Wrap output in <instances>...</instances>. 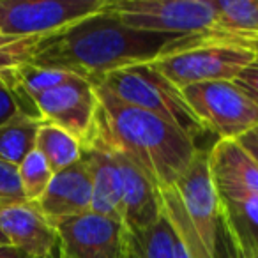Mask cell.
Segmentation results:
<instances>
[{"label": "cell", "mask_w": 258, "mask_h": 258, "mask_svg": "<svg viewBox=\"0 0 258 258\" xmlns=\"http://www.w3.org/2000/svg\"><path fill=\"white\" fill-rule=\"evenodd\" d=\"M179 39L182 37L129 29L106 6L41 37L30 64L73 73L96 87L111 73L156 60Z\"/></svg>", "instance_id": "cell-1"}, {"label": "cell", "mask_w": 258, "mask_h": 258, "mask_svg": "<svg viewBox=\"0 0 258 258\" xmlns=\"http://www.w3.org/2000/svg\"><path fill=\"white\" fill-rule=\"evenodd\" d=\"M96 92L99 106L90 147L127 158L159 191L172 187L200 151L193 138L151 111L122 103L104 85H96Z\"/></svg>", "instance_id": "cell-2"}, {"label": "cell", "mask_w": 258, "mask_h": 258, "mask_svg": "<svg viewBox=\"0 0 258 258\" xmlns=\"http://www.w3.org/2000/svg\"><path fill=\"white\" fill-rule=\"evenodd\" d=\"M163 209L191 258H240L209 172V151H198L189 168L161 191Z\"/></svg>", "instance_id": "cell-3"}, {"label": "cell", "mask_w": 258, "mask_h": 258, "mask_svg": "<svg viewBox=\"0 0 258 258\" xmlns=\"http://www.w3.org/2000/svg\"><path fill=\"white\" fill-rule=\"evenodd\" d=\"M256 51L237 37L204 34L175 41L154 62L159 73L180 90L189 85L237 80L256 64Z\"/></svg>", "instance_id": "cell-4"}, {"label": "cell", "mask_w": 258, "mask_h": 258, "mask_svg": "<svg viewBox=\"0 0 258 258\" xmlns=\"http://www.w3.org/2000/svg\"><path fill=\"white\" fill-rule=\"evenodd\" d=\"M99 85H104L122 103L151 111L166 122L177 125L193 140L205 133L204 125L191 111L182 90L175 87L154 62L137 64L108 75Z\"/></svg>", "instance_id": "cell-5"}, {"label": "cell", "mask_w": 258, "mask_h": 258, "mask_svg": "<svg viewBox=\"0 0 258 258\" xmlns=\"http://www.w3.org/2000/svg\"><path fill=\"white\" fill-rule=\"evenodd\" d=\"M108 9L129 29L193 37L214 27L212 0H108Z\"/></svg>", "instance_id": "cell-6"}, {"label": "cell", "mask_w": 258, "mask_h": 258, "mask_svg": "<svg viewBox=\"0 0 258 258\" xmlns=\"http://www.w3.org/2000/svg\"><path fill=\"white\" fill-rule=\"evenodd\" d=\"M182 94L198 122L218 140H239L258 125V103L235 80L189 85Z\"/></svg>", "instance_id": "cell-7"}, {"label": "cell", "mask_w": 258, "mask_h": 258, "mask_svg": "<svg viewBox=\"0 0 258 258\" xmlns=\"http://www.w3.org/2000/svg\"><path fill=\"white\" fill-rule=\"evenodd\" d=\"M106 6L108 0H0V29L11 37H44Z\"/></svg>", "instance_id": "cell-8"}, {"label": "cell", "mask_w": 258, "mask_h": 258, "mask_svg": "<svg viewBox=\"0 0 258 258\" xmlns=\"http://www.w3.org/2000/svg\"><path fill=\"white\" fill-rule=\"evenodd\" d=\"M97 106L96 87L82 78L55 87L34 101L37 117L73 135L82 149L90 147L94 140Z\"/></svg>", "instance_id": "cell-9"}, {"label": "cell", "mask_w": 258, "mask_h": 258, "mask_svg": "<svg viewBox=\"0 0 258 258\" xmlns=\"http://www.w3.org/2000/svg\"><path fill=\"white\" fill-rule=\"evenodd\" d=\"M58 235V258H125L124 223L96 212L53 223Z\"/></svg>", "instance_id": "cell-10"}, {"label": "cell", "mask_w": 258, "mask_h": 258, "mask_svg": "<svg viewBox=\"0 0 258 258\" xmlns=\"http://www.w3.org/2000/svg\"><path fill=\"white\" fill-rule=\"evenodd\" d=\"M209 172L221 202L258 200V161L235 138L209 149Z\"/></svg>", "instance_id": "cell-11"}, {"label": "cell", "mask_w": 258, "mask_h": 258, "mask_svg": "<svg viewBox=\"0 0 258 258\" xmlns=\"http://www.w3.org/2000/svg\"><path fill=\"white\" fill-rule=\"evenodd\" d=\"M0 230L9 244L34 258H58V235L36 202L0 207Z\"/></svg>", "instance_id": "cell-12"}, {"label": "cell", "mask_w": 258, "mask_h": 258, "mask_svg": "<svg viewBox=\"0 0 258 258\" xmlns=\"http://www.w3.org/2000/svg\"><path fill=\"white\" fill-rule=\"evenodd\" d=\"M122 175V223L127 232H142L163 214L161 191L138 168L120 154L111 152Z\"/></svg>", "instance_id": "cell-13"}, {"label": "cell", "mask_w": 258, "mask_h": 258, "mask_svg": "<svg viewBox=\"0 0 258 258\" xmlns=\"http://www.w3.org/2000/svg\"><path fill=\"white\" fill-rule=\"evenodd\" d=\"M36 204L51 225L58 219L89 212L92 205V177L85 161L80 159L69 168L53 173L48 189Z\"/></svg>", "instance_id": "cell-14"}, {"label": "cell", "mask_w": 258, "mask_h": 258, "mask_svg": "<svg viewBox=\"0 0 258 258\" xmlns=\"http://www.w3.org/2000/svg\"><path fill=\"white\" fill-rule=\"evenodd\" d=\"M82 159L92 177L90 212L122 221V175L113 154L104 149H83Z\"/></svg>", "instance_id": "cell-15"}, {"label": "cell", "mask_w": 258, "mask_h": 258, "mask_svg": "<svg viewBox=\"0 0 258 258\" xmlns=\"http://www.w3.org/2000/svg\"><path fill=\"white\" fill-rule=\"evenodd\" d=\"M43 120L25 111H18L0 125V159L18 166L36 149V140Z\"/></svg>", "instance_id": "cell-16"}, {"label": "cell", "mask_w": 258, "mask_h": 258, "mask_svg": "<svg viewBox=\"0 0 258 258\" xmlns=\"http://www.w3.org/2000/svg\"><path fill=\"white\" fill-rule=\"evenodd\" d=\"M177 235L170 219L163 214L142 232H127L124 240L125 258H175Z\"/></svg>", "instance_id": "cell-17"}, {"label": "cell", "mask_w": 258, "mask_h": 258, "mask_svg": "<svg viewBox=\"0 0 258 258\" xmlns=\"http://www.w3.org/2000/svg\"><path fill=\"white\" fill-rule=\"evenodd\" d=\"M221 211L240 258H254L258 254V200L221 202Z\"/></svg>", "instance_id": "cell-18"}, {"label": "cell", "mask_w": 258, "mask_h": 258, "mask_svg": "<svg viewBox=\"0 0 258 258\" xmlns=\"http://www.w3.org/2000/svg\"><path fill=\"white\" fill-rule=\"evenodd\" d=\"M214 27L209 34L249 37L258 34V0H212Z\"/></svg>", "instance_id": "cell-19"}, {"label": "cell", "mask_w": 258, "mask_h": 258, "mask_svg": "<svg viewBox=\"0 0 258 258\" xmlns=\"http://www.w3.org/2000/svg\"><path fill=\"white\" fill-rule=\"evenodd\" d=\"M36 149L44 156L51 172L57 173L69 168L82 159V144L68 131L53 124L43 122L36 140Z\"/></svg>", "instance_id": "cell-20"}, {"label": "cell", "mask_w": 258, "mask_h": 258, "mask_svg": "<svg viewBox=\"0 0 258 258\" xmlns=\"http://www.w3.org/2000/svg\"><path fill=\"white\" fill-rule=\"evenodd\" d=\"M41 37H11L0 34V82L11 85L15 71L30 64Z\"/></svg>", "instance_id": "cell-21"}, {"label": "cell", "mask_w": 258, "mask_h": 258, "mask_svg": "<svg viewBox=\"0 0 258 258\" xmlns=\"http://www.w3.org/2000/svg\"><path fill=\"white\" fill-rule=\"evenodd\" d=\"M16 170H18L20 184H22V189L27 202L39 200L44 195V191L48 189L51 179H53V172H51L50 165H48L44 156L37 149H34L16 166Z\"/></svg>", "instance_id": "cell-22"}, {"label": "cell", "mask_w": 258, "mask_h": 258, "mask_svg": "<svg viewBox=\"0 0 258 258\" xmlns=\"http://www.w3.org/2000/svg\"><path fill=\"white\" fill-rule=\"evenodd\" d=\"M27 202L20 184L18 170L0 159V207Z\"/></svg>", "instance_id": "cell-23"}, {"label": "cell", "mask_w": 258, "mask_h": 258, "mask_svg": "<svg viewBox=\"0 0 258 258\" xmlns=\"http://www.w3.org/2000/svg\"><path fill=\"white\" fill-rule=\"evenodd\" d=\"M18 111H22V106H20L16 96L9 87L0 82V125L15 117Z\"/></svg>", "instance_id": "cell-24"}, {"label": "cell", "mask_w": 258, "mask_h": 258, "mask_svg": "<svg viewBox=\"0 0 258 258\" xmlns=\"http://www.w3.org/2000/svg\"><path fill=\"white\" fill-rule=\"evenodd\" d=\"M235 82L258 103V62L249 66Z\"/></svg>", "instance_id": "cell-25"}, {"label": "cell", "mask_w": 258, "mask_h": 258, "mask_svg": "<svg viewBox=\"0 0 258 258\" xmlns=\"http://www.w3.org/2000/svg\"><path fill=\"white\" fill-rule=\"evenodd\" d=\"M0 258H34V256L27 254L25 251L18 249L13 244H8V246H0Z\"/></svg>", "instance_id": "cell-26"}, {"label": "cell", "mask_w": 258, "mask_h": 258, "mask_svg": "<svg viewBox=\"0 0 258 258\" xmlns=\"http://www.w3.org/2000/svg\"><path fill=\"white\" fill-rule=\"evenodd\" d=\"M239 142L251 152V154H253V158L258 161V142L254 140V138H251L249 135H244V137H240Z\"/></svg>", "instance_id": "cell-27"}, {"label": "cell", "mask_w": 258, "mask_h": 258, "mask_svg": "<svg viewBox=\"0 0 258 258\" xmlns=\"http://www.w3.org/2000/svg\"><path fill=\"white\" fill-rule=\"evenodd\" d=\"M237 39H242V41H246L247 44H251V46L254 48V51H256V55H258V34H256V36H249V37H237ZM256 62H258V58H256Z\"/></svg>", "instance_id": "cell-28"}, {"label": "cell", "mask_w": 258, "mask_h": 258, "mask_svg": "<svg viewBox=\"0 0 258 258\" xmlns=\"http://www.w3.org/2000/svg\"><path fill=\"white\" fill-rule=\"evenodd\" d=\"M9 244V240H8V237L4 235V232L0 230V246H8Z\"/></svg>", "instance_id": "cell-29"}, {"label": "cell", "mask_w": 258, "mask_h": 258, "mask_svg": "<svg viewBox=\"0 0 258 258\" xmlns=\"http://www.w3.org/2000/svg\"><path fill=\"white\" fill-rule=\"evenodd\" d=\"M247 135H249L251 138H254V140L258 142V125H256V127L253 129V131H251V133H247Z\"/></svg>", "instance_id": "cell-30"}, {"label": "cell", "mask_w": 258, "mask_h": 258, "mask_svg": "<svg viewBox=\"0 0 258 258\" xmlns=\"http://www.w3.org/2000/svg\"><path fill=\"white\" fill-rule=\"evenodd\" d=\"M0 34H2V29H0Z\"/></svg>", "instance_id": "cell-31"}, {"label": "cell", "mask_w": 258, "mask_h": 258, "mask_svg": "<svg viewBox=\"0 0 258 258\" xmlns=\"http://www.w3.org/2000/svg\"><path fill=\"white\" fill-rule=\"evenodd\" d=\"M254 258H258V254H256V256H254Z\"/></svg>", "instance_id": "cell-32"}]
</instances>
